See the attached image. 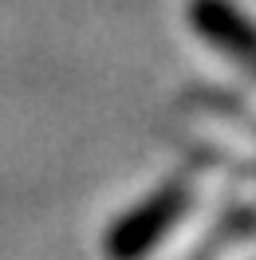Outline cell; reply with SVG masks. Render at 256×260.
Segmentation results:
<instances>
[{
	"mask_svg": "<svg viewBox=\"0 0 256 260\" xmlns=\"http://www.w3.org/2000/svg\"><path fill=\"white\" fill-rule=\"evenodd\" d=\"M189 24L209 48L233 55L240 67L252 63V28L233 8V0H189Z\"/></svg>",
	"mask_w": 256,
	"mask_h": 260,
	"instance_id": "2",
	"label": "cell"
},
{
	"mask_svg": "<svg viewBox=\"0 0 256 260\" xmlns=\"http://www.w3.org/2000/svg\"><path fill=\"white\" fill-rule=\"evenodd\" d=\"M193 193H197L193 178L181 174V178L158 185V189L146 197V201H138L134 209H126L107 229V237H103L107 260H146L177 229V221L189 213Z\"/></svg>",
	"mask_w": 256,
	"mask_h": 260,
	"instance_id": "1",
	"label": "cell"
}]
</instances>
